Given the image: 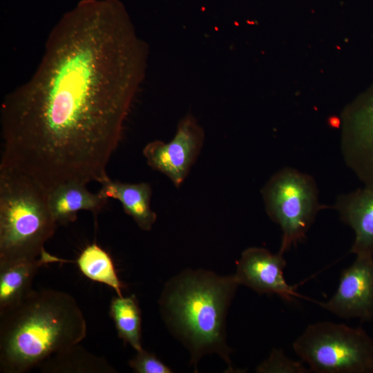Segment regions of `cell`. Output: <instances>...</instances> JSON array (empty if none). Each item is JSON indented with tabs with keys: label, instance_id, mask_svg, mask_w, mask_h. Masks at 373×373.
Listing matches in <instances>:
<instances>
[{
	"label": "cell",
	"instance_id": "1",
	"mask_svg": "<svg viewBox=\"0 0 373 373\" xmlns=\"http://www.w3.org/2000/svg\"><path fill=\"white\" fill-rule=\"evenodd\" d=\"M147 60L119 0H80L50 30L34 73L3 100L0 167L47 193L108 179Z\"/></svg>",
	"mask_w": 373,
	"mask_h": 373
},
{
	"label": "cell",
	"instance_id": "2",
	"mask_svg": "<svg viewBox=\"0 0 373 373\" xmlns=\"http://www.w3.org/2000/svg\"><path fill=\"white\" fill-rule=\"evenodd\" d=\"M84 314L70 294L32 289L0 314V372L23 373L86 336Z\"/></svg>",
	"mask_w": 373,
	"mask_h": 373
},
{
	"label": "cell",
	"instance_id": "3",
	"mask_svg": "<svg viewBox=\"0 0 373 373\" xmlns=\"http://www.w3.org/2000/svg\"><path fill=\"white\" fill-rule=\"evenodd\" d=\"M239 285L234 275L221 276L202 269L184 271L166 283L158 301L161 314L189 351L195 368L204 355L213 353L234 372L225 322Z\"/></svg>",
	"mask_w": 373,
	"mask_h": 373
},
{
	"label": "cell",
	"instance_id": "4",
	"mask_svg": "<svg viewBox=\"0 0 373 373\" xmlns=\"http://www.w3.org/2000/svg\"><path fill=\"white\" fill-rule=\"evenodd\" d=\"M48 193L28 177L0 167V261L35 259L57 225Z\"/></svg>",
	"mask_w": 373,
	"mask_h": 373
},
{
	"label": "cell",
	"instance_id": "5",
	"mask_svg": "<svg viewBox=\"0 0 373 373\" xmlns=\"http://www.w3.org/2000/svg\"><path fill=\"white\" fill-rule=\"evenodd\" d=\"M293 349L310 372L373 373V339L360 327L316 322L294 341Z\"/></svg>",
	"mask_w": 373,
	"mask_h": 373
},
{
	"label": "cell",
	"instance_id": "6",
	"mask_svg": "<svg viewBox=\"0 0 373 373\" xmlns=\"http://www.w3.org/2000/svg\"><path fill=\"white\" fill-rule=\"evenodd\" d=\"M265 211L282 231L278 252L284 254L306 238L321 204L312 176L290 167L275 173L261 190Z\"/></svg>",
	"mask_w": 373,
	"mask_h": 373
},
{
	"label": "cell",
	"instance_id": "7",
	"mask_svg": "<svg viewBox=\"0 0 373 373\" xmlns=\"http://www.w3.org/2000/svg\"><path fill=\"white\" fill-rule=\"evenodd\" d=\"M204 133L191 115L179 122L173 139L157 140L144 147L142 153L148 165L165 175L175 187H180L187 177L202 148Z\"/></svg>",
	"mask_w": 373,
	"mask_h": 373
},
{
	"label": "cell",
	"instance_id": "8",
	"mask_svg": "<svg viewBox=\"0 0 373 373\" xmlns=\"http://www.w3.org/2000/svg\"><path fill=\"white\" fill-rule=\"evenodd\" d=\"M355 256L354 262L341 271L336 292L319 305L339 318L370 322L373 319V256Z\"/></svg>",
	"mask_w": 373,
	"mask_h": 373
},
{
	"label": "cell",
	"instance_id": "9",
	"mask_svg": "<svg viewBox=\"0 0 373 373\" xmlns=\"http://www.w3.org/2000/svg\"><path fill=\"white\" fill-rule=\"evenodd\" d=\"M341 151L347 166L365 184H373V93L343 115Z\"/></svg>",
	"mask_w": 373,
	"mask_h": 373
},
{
	"label": "cell",
	"instance_id": "10",
	"mask_svg": "<svg viewBox=\"0 0 373 373\" xmlns=\"http://www.w3.org/2000/svg\"><path fill=\"white\" fill-rule=\"evenodd\" d=\"M236 265L234 276L239 285L260 294L278 295L289 302L300 296L296 288L285 278L287 262L280 252L273 254L263 247H249L242 251Z\"/></svg>",
	"mask_w": 373,
	"mask_h": 373
},
{
	"label": "cell",
	"instance_id": "11",
	"mask_svg": "<svg viewBox=\"0 0 373 373\" xmlns=\"http://www.w3.org/2000/svg\"><path fill=\"white\" fill-rule=\"evenodd\" d=\"M333 208L354 231L350 252L373 256V184L339 195Z\"/></svg>",
	"mask_w": 373,
	"mask_h": 373
},
{
	"label": "cell",
	"instance_id": "12",
	"mask_svg": "<svg viewBox=\"0 0 373 373\" xmlns=\"http://www.w3.org/2000/svg\"><path fill=\"white\" fill-rule=\"evenodd\" d=\"M68 262L48 252L39 258L0 261V314L19 304L32 290V283L44 265Z\"/></svg>",
	"mask_w": 373,
	"mask_h": 373
},
{
	"label": "cell",
	"instance_id": "13",
	"mask_svg": "<svg viewBox=\"0 0 373 373\" xmlns=\"http://www.w3.org/2000/svg\"><path fill=\"white\" fill-rule=\"evenodd\" d=\"M48 204L57 224H66L77 220L80 211L97 215L107 204L108 199L99 192L91 193L86 184L68 182L48 192Z\"/></svg>",
	"mask_w": 373,
	"mask_h": 373
},
{
	"label": "cell",
	"instance_id": "14",
	"mask_svg": "<svg viewBox=\"0 0 373 373\" xmlns=\"http://www.w3.org/2000/svg\"><path fill=\"white\" fill-rule=\"evenodd\" d=\"M99 193L119 201L124 212L144 231H150L157 219L151 207V186L149 183H126L110 178L100 183Z\"/></svg>",
	"mask_w": 373,
	"mask_h": 373
},
{
	"label": "cell",
	"instance_id": "15",
	"mask_svg": "<svg viewBox=\"0 0 373 373\" xmlns=\"http://www.w3.org/2000/svg\"><path fill=\"white\" fill-rule=\"evenodd\" d=\"M39 367L45 372L111 373L115 369L104 358L94 355L79 344L46 359Z\"/></svg>",
	"mask_w": 373,
	"mask_h": 373
},
{
	"label": "cell",
	"instance_id": "16",
	"mask_svg": "<svg viewBox=\"0 0 373 373\" xmlns=\"http://www.w3.org/2000/svg\"><path fill=\"white\" fill-rule=\"evenodd\" d=\"M75 263L86 277L107 285L115 291L117 296H123L124 285L118 277L113 261L109 254L97 243L86 246Z\"/></svg>",
	"mask_w": 373,
	"mask_h": 373
},
{
	"label": "cell",
	"instance_id": "17",
	"mask_svg": "<svg viewBox=\"0 0 373 373\" xmlns=\"http://www.w3.org/2000/svg\"><path fill=\"white\" fill-rule=\"evenodd\" d=\"M109 314L119 337L136 351L142 350V316L135 296L113 297Z\"/></svg>",
	"mask_w": 373,
	"mask_h": 373
},
{
	"label": "cell",
	"instance_id": "18",
	"mask_svg": "<svg viewBox=\"0 0 373 373\" xmlns=\"http://www.w3.org/2000/svg\"><path fill=\"white\" fill-rule=\"evenodd\" d=\"M257 372L263 373H308L311 372L303 361L288 357L283 350L273 349L269 356L256 368Z\"/></svg>",
	"mask_w": 373,
	"mask_h": 373
},
{
	"label": "cell",
	"instance_id": "19",
	"mask_svg": "<svg viewBox=\"0 0 373 373\" xmlns=\"http://www.w3.org/2000/svg\"><path fill=\"white\" fill-rule=\"evenodd\" d=\"M128 365L137 373H171L173 372L166 365L162 362L154 354L143 348L137 351Z\"/></svg>",
	"mask_w": 373,
	"mask_h": 373
}]
</instances>
